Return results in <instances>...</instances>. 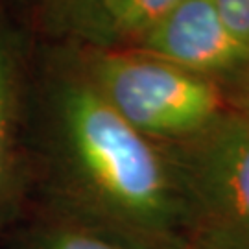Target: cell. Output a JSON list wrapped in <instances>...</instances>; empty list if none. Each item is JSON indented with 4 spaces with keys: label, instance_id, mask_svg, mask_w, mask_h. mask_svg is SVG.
I'll return each instance as SVG.
<instances>
[{
    "label": "cell",
    "instance_id": "8",
    "mask_svg": "<svg viewBox=\"0 0 249 249\" xmlns=\"http://www.w3.org/2000/svg\"><path fill=\"white\" fill-rule=\"evenodd\" d=\"M216 6L232 34L249 46V0H216Z\"/></svg>",
    "mask_w": 249,
    "mask_h": 249
},
{
    "label": "cell",
    "instance_id": "1",
    "mask_svg": "<svg viewBox=\"0 0 249 249\" xmlns=\"http://www.w3.org/2000/svg\"><path fill=\"white\" fill-rule=\"evenodd\" d=\"M57 115L83 223L133 249H187V209L168 151L127 124L85 78L63 85Z\"/></svg>",
    "mask_w": 249,
    "mask_h": 249
},
{
    "label": "cell",
    "instance_id": "11",
    "mask_svg": "<svg viewBox=\"0 0 249 249\" xmlns=\"http://www.w3.org/2000/svg\"><path fill=\"white\" fill-rule=\"evenodd\" d=\"M187 249H203V248H197V246H188Z\"/></svg>",
    "mask_w": 249,
    "mask_h": 249
},
{
    "label": "cell",
    "instance_id": "2",
    "mask_svg": "<svg viewBox=\"0 0 249 249\" xmlns=\"http://www.w3.org/2000/svg\"><path fill=\"white\" fill-rule=\"evenodd\" d=\"M83 78L127 124L160 148L194 141L232 109L218 81L137 50L96 53Z\"/></svg>",
    "mask_w": 249,
    "mask_h": 249
},
{
    "label": "cell",
    "instance_id": "9",
    "mask_svg": "<svg viewBox=\"0 0 249 249\" xmlns=\"http://www.w3.org/2000/svg\"><path fill=\"white\" fill-rule=\"evenodd\" d=\"M111 2L113 0H69L81 24L98 34L106 32V20Z\"/></svg>",
    "mask_w": 249,
    "mask_h": 249
},
{
    "label": "cell",
    "instance_id": "4",
    "mask_svg": "<svg viewBox=\"0 0 249 249\" xmlns=\"http://www.w3.org/2000/svg\"><path fill=\"white\" fill-rule=\"evenodd\" d=\"M137 52L231 87L249 67V46L223 20L216 0H183L139 37Z\"/></svg>",
    "mask_w": 249,
    "mask_h": 249
},
{
    "label": "cell",
    "instance_id": "10",
    "mask_svg": "<svg viewBox=\"0 0 249 249\" xmlns=\"http://www.w3.org/2000/svg\"><path fill=\"white\" fill-rule=\"evenodd\" d=\"M227 96L232 109L249 111V67L242 72V76L227 89Z\"/></svg>",
    "mask_w": 249,
    "mask_h": 249
},
{
    "label": "cell",
    "instance_id": "5",
    "mask_svg": "<svg viewBox=\"0 0 249 249\" xmlns=\"http://www.w3.org/2000/svg\"><path fill=\"white\" fill-rule=\"evenodd\" d=\"M181 2L183 0H113L104 34L137 41Z\"/></svg>",
    "mask_w": 249,
    "mask_h": 249
},
{
    "label": "cell",
    "instance_id": "7",
    "mask_svg": "<svg viewBox=\"0 0 249 249\" xmlns=\"http://www.w3.org/2000/svg\"><path fill=\"white\" fill-rule=\"evenodd\" d=\"M11 107L13 81L11 67L4 45L0 43V192L4 190L11 170Z\"/></svg>",
    "mask_w": 249,
    "mask_h": 249
},
{
    "label": "cell",
    "instance_id": "3",
    "mask_svg": "<svg viewBox=\"0 0 249 249\" xmlns=\"http://www.w3.org/2000/svg\"><path fill=\"white\" fill-rule=\"evenodd\" d=\"M164 150L181 183L190 246L249 249V111L231 109L197 139Z\"/></svg>",
    "mask_w": 249,
    "mask_h": 249
},
{
    "label": "cell",
    "instance_id": "6",
    "mask_svg": "<svg viewBox=\"0 0 249 249\" xmlns=\"http://www.w3.org/2000/svg\"><path fill=\"white\" fill-rule=\"evenodd\" d=\"M28 249H133L83 222H59L34 234Z\"/></svg>",
    "mask_w": 249,
    "mask_h": 249
}]
</instances>
